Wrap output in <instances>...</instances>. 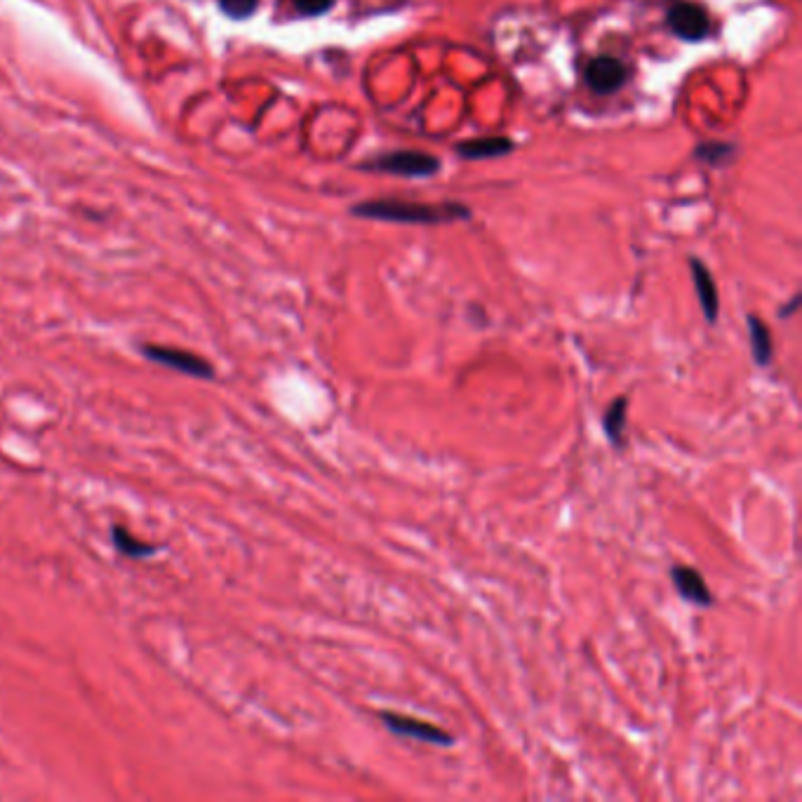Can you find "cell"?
<instances>
[{
	"instance_id": "cell-13",
	"label": "cell",
	"mask_w": 802,
	"mask_h": 802,
	"mask_svg": "<svg viewBox=\"0 0 802 802\" xmlns=\"http://www.w3.org/2000/svg\"><path fill=\"white\" fill-rule=\"evenodd\" d=\"M222 10L233 19H245L257 10V0H222Z\"/></svg>"
},
{
	"instance_id": "cell-8",
	"label": "cell",
	"mask_w": 802,
	"mask_h": 802,
	"mask_svg": "<svg viewBox=\"0 0 802 802\" xmlns=\"http://www.w3.org/2000/svg\"><path fill=\"white\" fill-rule=\"evenodd\" d=\"M690 269H692V280L694 287H697V297L701 304V311H704V318L708 323H715L718 320L720 311V299H718V287H715V280L708 271V266H704L699 259H690Z\"/></svg>"
},
{
	"instance_id": "cell-12",
	"label": "cell",
	"mask_w": 802,
	"mask_h": 802,
	"mask_svg": "<svg viewBox=\"0 0 802 802\" xmlns=\"http://www.w3.org/2000/svg\"><path fill=\"white\" fill-rule=\"evenodd\" d=\"M511 142L509 139H501V137H487V139H476V142H466L459 146V156L464 158H497V156H504V153L511 151Z\"/></svg>"
},
{
	"instance_id": "cell-1",
	"label": "cell",
	"mask_w": 802,
	"mask_h": 802,
	"mask_svg": "<svg viewBox=\"0 0 802 802\" xmlns=\"http://www.w3.org/2000/svg\"><path fill=\"white\" fill-rule=\"evenodd\" d=\"M353 212L358 217L398 224H445L469 217L466 207L461 205H424L405 203V200H372V203L358 205Z\"/></svg>"
},
{
	"instance_id": "cell-5",
	"label": "cell",
	"mask_w": 802,
	"mask_h": 802,
	"mask_svg": "<svg viewBox=\"0 0 802 802\" xmlns=\"http://www.w3.org/2000/svg\"><path fill=\"white\" fill-rule=\"evenodd\" d=\"M668 577H671L675 591L680 593V598H683L685 603L697 607L713 605V591L708 588L706 579L701 577L699 570H694L690 565H673Z\"/></svg>"
},
{
	"instance_id": "cell-4",
	"label": "cell",
	"mask_w": 802,
	"mask_h": 802,
	"mask_svg": "<svg viewBox=\"0 0 802 802\" xmlns=\"http://www.w3.org/2000/svg\"><path fill=\"white\" fill-rule=\"evenodd\" d=\"M367 170L386 172V175H400V177H431L438 172V158L429 156V153L419 151H398L391 156H382L379 160L365 165Z\"/></svg>"
},
{
	"instance_id": "cell-2",
	"label": "cell",
	"mask_w": 802,
	"mask_h": 802,
	"mask_svg": "<svg viewBox=\"0 0 802 802\" xmlns=\"http://www.w3.org/2000/svg\"><path fill=\"white\" fill-rule=\"evenodd\" d=\"M142 356L146 360H151V363L167 367V370L186 374V377L193 379L215 377V365H212L210 360H205L203 356H198V353L172 349V346H160V344H142Z\"/></svg>"
},
{
	"instance_id": "cell-9",
	"label": "cell",
	"mask_w": 802,
	"mask_h": 802,
	"mask_svg": "<svg viewBox=\"0 0 802 802\" xmlns=\"http://www.w3.org/2000/svg\"><path fill=\"white\" fill-rule=\"evenodd\" d=\"M626 419H628V396L614 398L603 417V431L614 450L626 447Z\"/></svg>"
},
{
	"instance_id": "cell-14",
	"label": "cell",
	"mask_w": 802,
	"mask_h": 802,
	"mask_svg": "<svg viewBox=\"0 0 802 802\" xmlns=\"http://www.w3.org/2000/svg\"><path fill=\"white\" fill-rule=\"evenodd\" d=\"M332 3L334 0H294V5H297L304 15H323L325 10L332 8Z\"/></svg>"
},
{
	"instance_id": "cell-11",
	"label": "cell",
	"mask_w": 802,
	"mask_h": 802,
	"mask_svg": "<svg viewBox=\"0 0 802 802\" xmlns=\"http://www.w3.org/2000/svg\"><path fill=\"white\" fill-rule=\"evenodd\" d=\"M111 539L120 556L130 560H144L158 551L153 544H146V541L135 537L125 525H111Z\"/></svg>"
},
{
	"instance_id": "cell-3",
	"label": "cell",
	"mask_w": 802,
	"mask_h": 802,
	"mask_svg": "<svg viewBox=\"0 0 802 802\" xmlns=\"http://www.w3.org/2000/svg\"><path fill=\"white\" fill-rule=\"evenodd\" d=\"M379 720H382L386 730L391 734H398V737L414 739V741H424V744H436V746H452L454 737L450 732H445L443 727L426 723V720H417L412 715H400L391 711H379Z\"/></svg>"
},
{
	"instance_id": "cell-15",
	"label": "cell",
	"mask_w": 802,
	"mask_h": 802,
	"mask_svg": "<svg viewBox=\"0 0 802 802\" xmlns=\"http://www.w3.org/2000/svg\"><path fill=\"white\" fill-rule=\"evenodd\" d=\"M798 306H800V294H795L791 302H788L786 306H781V309H779V318H791L793 313H795V309H798Z\"/></svg>"
},
{
	"instance_id": "cell-10",
	"label": "cell",
	"mask_w": 802,
	"mask_h": 802,
	"mask_svg": "<svg viewBox=\"0 0 802 802\" xmlns=\"http://www.w3.org/2000/svg\"><path fill=\"white\" fill-rule=\"evenodd\" d=\"M748 339H751V356L758 367H770L772 363V332L763 318L748 316Z\"/></svg>"
},
{
	"instance_id": "cell-7",
	"label": "cell",
	"mask_w": 802,
	"mask_h": 802,
	"mask_svg": "<svg viewBox=\"0 0 802 802\" xmlns=\"http://www.w3.org/2000/svg\"><path fill=\"white\" fill-rule=\"evenodd\" d=\"M586 80L600 95H610L626 83V66L614 57H598L588 64Z\"/></svg>"
},
{
	"instance_id": "cell-6",
	"label": "cell",
	"mask_w": 802,
	"mask_h": 802,
	"mask_svg": "<svg viewBox=\"0 0 802 802\" xmlns=\"http://www.w3.org/2000/svg\"><path fill=\"white\" fill-rule=\"evenodd\" d=\"M668 24L675 36L685 40H701L708 33V17L704 8L692 3H680L668 12Z\"/></svg>"
}]
</instances>
